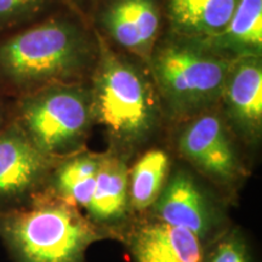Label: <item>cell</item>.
Returning <instances> with one entry per match:
<instances>
[{
  "label": "cell",
  "instance_id": "1",
  "mask_svg": "<svg viewBox=\"0 0 262 262\" xmlns=\"http://www.w3.org/2000/svg\"><path fill=\"white\" fill-rule=\"evenodd\" d=\"M97 48L80 26L51 19L0 44V72L12 83L62 84L93 64Z\"/></svg>",
  "mask_w": 262,
  "mask_h": 262
},
{
  "label": "cell",
  "instance_id": "2",
  "mask_svg": "<svg viewBox=\"0 0 262 262\" xmlns=\"http://www.w3.org/2000/svg\"><path fill=\"white\" fill-rule=\"evenodd\" d=\"M0 235L16 262H84L100 238L74 205L55 194L0 216Z\"/></svg>",
  "mask_w": 262,
  "mask_h": 262
},
{
  "label": "cell",
  "instance_id": "3",
  "mask_svg": "<svg viewBox=\"0 0 262 262\" xmlns=\"http://www.w3.org/2000/svg\"><path fill=\"white\" fill-rule=\"evenodd\" d=\"M93 112L122 143H135L148 136L157 120L153 91L146 78L130 62L100 44Z\"/></svg>",
  "mask_w": 262,
  "mask_h": 262
},
{
  "label": "cell",
  "instance_id": "4",
  "mask_svg": "<svg viewBox=\"0 0 262 262\" xmlns=\"http://www.w3.org/2000/svg\"><path fill=\"white\" fill-rule=\"evenodd\" d=\"M234 60L189 44L165 45L152 61L160 93L180 116L208 108L222 96Z\"/></svg>",
  "mask_w": 262,
  "mask_h": 262
},
{
  "label": "cell",
  "instance_id": "5",
  "mask_svg": "<svg viewBox=\"0 0 262 262\" xmlns=\"http://www.w3.org/2000/svg\"><path fill=\"white\" fill-rule=\"evenodd\" d=\"M93 116V100L86 91L73 85L52 84L24 101L19 127L50 157L77 146Z\"/></svg>",
  "mask_w": 262,
  "mask_h": 262
},
{
  "label": "cell",
  "instance_id": "6",
  "mask_svg": "<svg viewBox=\"0 0 262 262\" xmlns=\"http://www.w3.org/2000/svg\"><path fill=\"white\" fill-rule=\"evenodd\" d=\"M50 157L34 146L19 125L0 133V204L15 202L40 185Z\"/></svg>",
  "mask_w": 262,
  "mask_h": 262
},
{
  "label": "cell",
  "instance_id": "7",
  "mask_svg": "<svg viewBox=\"0 0 262 262\" xmlns=\"http://www.w3.org/2000/svg\"><path fill=\"white\" fill-rule=\"evenodd\" d=\"M181 155L216 181L231 182L238 176L235 152L224 123L212 114L196 118L179 139Z\"/></svg>",
  "mask_w": 262,
  "mask_h": 262
},
{
  "label": "cell",
  "instance_id": "8",
  "mask_svg": "<svg viewBox=\"0 0 262 262\" xmlns=\"http://www.w3.org/2000/svg\"><path fill=\"white\" fill-rule=\"evenodd\" d=\"M153 205L159 221L187 229L199 239L204 238L214 225L205 195L186 171H178L170 179Z\"/></svg>",
  "mask_w": 262,
  "mask_h": 262
},
{
  "label": "cell",
  "instance_id": "9",
  "mask_svg": "<svg viewBox=\"0 0 262 262\" xmlns=\"http://www.w3.org/2000/svg\"><path fill=\"white\" fill-rule=\"evenodd\" d=\"M222 96L235 126L245 136H258L262 123V67L258 56L234 60Z\"/></svg>",
  "mask_w": 262,
  "mask_h": 262
},
{
  "label": "cell",
  "instance_id": "10",
  "mask_svg": "<svg viewBox=\"0 0 262 262\" xmlns=\"http://www.w3.org/2000/svg\"><path fill=\"white\" fill-rule=\"evenodd\" d=\"M102 24L118 44L147 56L158 34V8L155 0H113L104 10Z\"/></svg>",
  "mask_w": 262,
  "mask_h": 262
},
{
  "label": "cell",
  "instance_id": "11",
  "mask_svg": "<svg viewBox=\"0 0 262 262\" xmlns=\"http://www.w3.org/2000/svg\"><path fill=\"white\" fill-rule=\"evenodd\" d=\"M131 249L136 262H204L201 239L162 221L136 229Z\"/></svg>",
  "mask_w": 262,
  "mask_h": 262
},
{
  "label": "cell",
  "instance_id": "12",
  "mask_svg": "<svg viewBox=\"0 0 262 262\" xmlns=\"http://www.w3.org/2000/svg\"><path fill=\"white\" fill-rule=\"evenodd\" d=\"M129 172L119 157L101 156L93 195L86 210L97 222H114L122 219L127 208Z\"/></svg>",
  "mask_w": 262,
  "mask_h": 262
},
{
  "label": "cell",
  "instance_id": "13",
  "mask_svg": "<svg viewBox=\"0 0 262 262\" xmlns=\"http://www.w3.org/2000/svg\"><path fill=\"white\" fill-rule=\"evenodd\" d=\"M241 0H170L173 27L191 37L212 38L231 21Z\"/></svg>",
  "mask_w": 262,
  "mask_h": 262
},
{
  "label": "cell",
  "instance_id": "14",
  "mask_svg": "<svg viewBox=\"0 0 262 262\" xmlns=\"http://www.w3.org/2000/svg\"><path fill=\"white\" fill-rule=\"evenodd\" d=\"M210 39L221 51L257 56L262 47V0H241L226 28Z\"/></svg>",
  "mask_w": 262,
  "mask_h": 262
},
{
  "label": "cell",
  "instance_id": "15",
  "mask_svg": "<svg viewBox=\"0 0 262 262\" xmlns=\"http://www.w3.org/2000/svg\"><path fill=\"white\" fill-rule=\"evenodd\" d=\"M169 171V157L164 150L150 149L134 165L129 175L127 195L134 210L153 205L164 187Z\"/></svg>",
  "mask_w": 262,
  "mask_h": 262
},
{
  "label": "cell",
  "instance_id": "16",
  "mask_svg": "<svg viewBox=\"0 0 262 262\" xmlns=\"http://www.w3.org/2000/svg\"><path fill=\"white\" fill-rule=\"evenodd\" d=\"M98 160L100 157L79 156L62 164L52 179L55 195L86 209L94 192Z\"/></svg>",
  "mask_w": 262,
  "mask_h": 262
},
{
  "label": "cell",
  "instance_id": "17",
  "mask_svg": "<svg viewBox=\"0 0 262 262\" xmlns=\"http://www.w3.org/2000/svg\"><path fill=\"white\" fill-rule=\"evenodd\" d=\"M208 262H250V258L244 242L237 234H229L217 242Z\"/></svg>",
  "mask_w": 262,
  "mask_h": 262
},
{
  "label": "cell",
  "instance_id": "18",
  "mask_svg": "<svg viewBox=\"0 0 262 262\" xmlns=\"http://www.w3.org/2000/svg\"><path fill=\"white\" fill-rule=\"evenodd\" d=\"M47 0H0V26L10 25L37 14Z\"/></svg>",
  "mask_w": 262,
  "mask_h": 262
}]
</instances>
